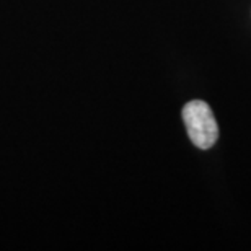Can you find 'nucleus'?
<instances>
[{
	"label": "nucleus",
	"mask_w": 251,
	"mask_h": 251,
	"mask_svg": "<svg viewBox=\"0 0 251 251\" xmlns=\"http://www.w3.org/2000/svg\"><path fill=\"white\" fill-rule=\"evenodd\" d=\"M183 121L186 124L191 142L196 147L201 150L214 147L219 139V126L207 103L201 100L189 101L183 108Z\"/></svg>",
	"instance_id": "obj_1"
}]
</instances>
